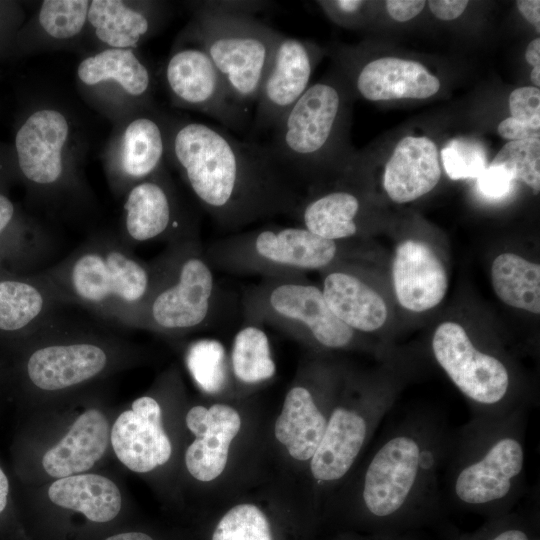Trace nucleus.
Instances as JSON below:
<instances>
[{"instance_id":"3c124183","label":"nucleus","mask_w":540,"mask_h":540,"mask_svg":"<svg viewBox=\"0 0 540 540\" xmlns=\"http://www.w3.org/2000/svg\"><path fill=\"white\" fill-rule=\"evenodd\" d=\"M530 79L535 87L538 88L540 86V67L533 68Z\"/></svg>"},{"instance_id":"20e7f679","label":"nucleus","mask_w":540,"mask_h":540,"mask_svg":"<svg viewBox=\"0 0 540 540\" xmlns=\"http://www.w3.org/2000/svg\"><path fill=\"white\" fill-rule=\"evenodd\" d=\"M281 33L254 16L195 10L192 43L200 46L222 76L233 99L256 103Z\"/></svg>"},{"instance_id":"2eb2a0df","label":"nucleus","mask_w":540,"mask_h":540,"mask_svg":"<svg viewBox=\"0 0 540 540\" xmlns=\"http://www.w3.org/2000/svg\"><path fill=\"white\" fill-rule=\"evenodd\" d=\"M107 351L92 340L58 341L35 349L26 364L28 379L38 389L58 391L99 375L108 365Z\"/></svg>"},{"instance_id":"7ed1b4c3","label":"nucleus","mask_w":540,"mask_h":540,"mask_svg":"<svg viewBox=\"0 0 540 540\" xmlns=\"http://www.w3.org/2000/svg\"><path fill=\"white\" fill-rule=\"evenodd\" d=\"M154 262V284L136 327L174 335L209 325L220 292L199 236L168 244Z\"/></svg>"},{"instance_id":"4be33fe9","label":"nucleus","mask_w":540,"mask_h":540,"mask_svg":"<svg viewBox=\"0 0 540 540\" xmlns=\"http://www.w3.org/2000/svg\"><path fill=\"white\" fill-rule=\"evenodd\" d=\"M321 290L332 312L354 331L372 332L386 322L387 307L381 295L352 272L328 271Z\"/></svg>"},{"instance_id":"f257e3e1","label":"nucleus","mask_w":540,"mask_h":540,"mask_svg":"<svg viewBox=\"0 0 540 540\" xmlns=\"http://www.w3.org/2000/svg\"><path fill=\"white\" fill-rule=\"evenodd\" d=\"M194 197L222 228L238 230L301 201L296 182L266 145L242 141L216 126L187 121L168 130V148Z\"/></svg>"},{"instance_id":"f704fd0d","label":"nucleus","mask_w":540,"mask_h":540,"mask_svg":"<svg viewBox=\"0 0 540 540\" xmlns=\"http://www.w3.org/2000/svg\"><path fill=\"white\" fill-rule=\"evenodd\" d=\"M212 540H272L269 521L255 505L232 507L218 522Z\"/></svg>"},{"instance_id":"9d476101","label":"nucleus","mask_w":540,"mask_h":540,"mask_svg":"<svg viewBox=\"0 0 540 540\" xmlns=\"http://www.w3.org/2000/svg\"><path fill=\"white\" fill-rule=\"evenodd\" d=\"M198 236L160 171L131 186L124 202V237L131 246L155 240L175 243Z\"/></svg>"},{"instance_id":"393cba45","label":"nucleus","mask_w":540,"mask_h":540,"mask_svg":"<svg viewBox=\"0 0 540 540\" xmlns=\"http://www.w3.org/2000/svg\"><path fill=\"white\" fill-rule=\"evenodd\" d=\"M60 301L44 275L37 281L0 280V331L42 327L53 319L52 312Z\"/></svg>"},{"instance_id":"c03bdc74","label":"nucleus","mask_w":540,"mask_h":540,"mask_svg":"<svg viewBox=\"0 0 540 540\" xmlns=\"http://www.w3.org/2000/svg\"><path fill=\"white\" fill-rule=\"evenodd\" d=\"M516 3L523 17L540 32V1L520 0Z\"/></svg>"},{"instance_id":"58836bf2","label":"nucleus","mask_w":540,"mask_h":540,"mask_svg":"<svg viewBox=\"0 0 540 540\" xmlns=\"http://www.w3.org/2000/svg\"><path fill=\"white\" fill-rule=\"evenodd\" d=\"M477 179L479 191L492 199L504 197L510 191L514 181L510 173L503 167L490 164Z\"/></svg>"},{"instance_id":"4c0bfd02","label":"nucleus","mask_w":540,"mask_h":540,"mask_svg":"<svg viewBox=\"0 0 540 540\" xmlns=\"http://www.w3.org/2000/svg\"><path fill=\"white\" fill-rule=\"evenodd\" d=\"M511 117L521 122L540 127V90L537 87H520L509 97Z\"/></svg>"},{"instance_id":"c9c22d12","label":"nucleus","mask_w":540,"mask_h":540,"mask_svg":"<svg viewBox=\"0 0 540 540\" xmlns=\"http://www.w3.org/2000/svg\"><path fill=\"white\" fill-rule=\"evenodd\" d=\"M90 1L45 0L39 12V23L52 38L66 40L78 35L87 22Z\"/></svg>"},{"instance_id":"6ab92c4d","label":"nucleus","mask_w":540,"mask_h":540,"mask_svg":"<svg viewBox=\"0 0 540 540\" xmlns=\"http://www.w3.org/2000/svg\"><path fill=\"white\" fill-rule=\"evenodd\" d=\"M356 88L370 101L424 99L438 92L440 81L416 61L385 57L372 60L359 70Z\"/></svg>"},{"instance_id":"ddd939ff","label":"nucleus","mask_w":540,"mask_h":540,"mask_svg":"<svg viewBox=\"0 0 540 540\" xmlns=\"http://www.w3.org/2000/svg\"><path fill=\"white\" fill-rule=\"evenodd\" d=\"M68 137L69 123L61 112L45 108L32 113L15 138L23 175L46 188L57 184L64 172L63 153Z\"/></svg>"},{"instance_id":"de8ad7c7","label":"nucleus","mask_w":540,"mask_h":540,"mask_svg":"<svg viewBox=\"0 0 540 540\" xmlns=\"http://www.w3.org/2000/svg\"><path fill=\"white\" fill-rule=\"evenodd\" d=\"M8 494L9 481L3 469L0 467V514L3 512L7 505Z\"/></svg>"},{"instance_id":"09e8293b","label":"nucleus","mask_w":540,"mask_h":540,"mask_svg":"<svg viewBox=\"0 0 540 540\" xmlns=\"http://www.w3.org/2000/svg\"><path fill=\"white\" fill-rule=\"evenodd\" d=\"M106 540H153L149 535L141 532L120 533L108 537Z\"/></svg>"},{"instance_id":"c85d7f7f","label":"nucleus","mask_w":540,"mask_h":540,"mask_svg":"<svg viewBox=\"0 0 540 540\" xmlns=\"http://www.w3.org/2000/svg\"><path fill=\"white\" fill-rule=\"evenodd\" d=\"M158 11L133 8L119 0L90 1L87 22L109 48L132 49L152 30Z\"/></svg>"},{"instance_id":"f3484780","label":"nucleus","mask_w":540,"mask_h":540,"mask_svg":"<svg viewBox=\"0 0 540 540\" xmlns=\"http://www.w3.org/2000/svg\"><path fill=\"white\" fill-rule=\"evenodd\" d=\"M392 280L399 304L413 312L436 307L448 288L442 261L427 243L419 240L398 244L392 262Z\"/></svg>"},{"instance_id":"37998d69","label":"nucleus","mask_w":540,"mask_h":540,"mask_svg":"<svg viewBox=\"0 0 540 540\" xmlns=\"http://www.w3.org/2000/svg\"><path fill=\"white\" fill-rule=\"evenodd\" d=\"M432 13L441 20H453L458 18L466 9V0H430L428 2Z\"/></svg>"},{"instance_id":"a878e982","label":"nucleus","mask_w":540,"mask_h":540,"mask_svg":"<svg viewBox=\"0 0 540 540\" xmlns=\"http://www.w3.org/2000/svg\"><path fill=\"white\" fill-rule=\"evenodd\" d=\"M49 499L57 506L82 513L88 520L104 523L114 519L122 505L116 484L97 474H76L54 481Z\"/></svg>"},{"instance_id":"b1692460","label":"nucleus","mask_w":540,"mask_h":540,"mask_svg":"<svg viewBox=\"0 0 540 540\" xmlns=\"http://www.w3.org/2000/svg\"><path fill=\"white\" fill-rule=\"evenodd\" d=\"M326 425V419L318 409L309 388L297 384L285 396L274 433L292 458L306 461L317 449Z\"/></svg>"},{"instance_id":"dca6fc26","label":"nucleus","mask_w":540,"mask_h":540,"mask_svg":"<svg viewBox=\"0 0 540 540\" xmlns=\"http://www.w3.org/2000/svg\"><path fill=\"white\" fill-rule=\"evenodd\" d=\"M186 425L196 437L185 453L188 472L202 482L216 479L224 471L230 444L239 433V413L222 403L209 408L198 405L188 411Z\"/></svg>"},{"instance_id":"bb28decb","label":"nucleus","mask_w":540,"mask_h":540,"mask_svg":"<svg viewBox=\"0 0 540 540\" xmlns=\"http://www.w3.org/2000/svg\"><path fill=\"white\" fill-rule=\"evenodd\" d=\"M360 210L361 203L355 194L335 190L306 200L301 199L293 217L311 233L337 242L358 233Z\"/></svg>"},{"instance_id":"8fccbe9b","label":"nucleus","mask_w":540,"mask_h":540,"mask_svg":"<svg viewBox=\"0 0 540 540\" xmlns=\"http://www.w3.org/2000/svg\"><path fill=\"white\" fill-rule=\"evenodd\" d=\"M493 540H528V537L520 530H507L496 536Z\"/></svg>"},{"instance_id":"1a4fd4ad","label":"nucleus","mask_w":540,"mask_h":540,"mask_svg":"<svg viewBox=\"0 0 540 540\" xmlns=\"http://www.w3.org/2000/svg\"><path fill=\"white\" fill-rule=\"evenodd\" d=\"M432 349L437 362L467 397L493 404L506 394L509 376L505 366L478 351L460 324L441 323L434 332Z\"/></svg>"},{"instance_id":"e433bc0d","label":"nucleus","mask_w":540,"mask_h":540,"mask_svg":"<svg viewBox=\"0 0 540 540\" xmlns=\"http://www.w3.org/2000/svg\"><path fill=\"white\" fill-rule=\"evenodd\" d=\"M441 159L452 180L478 178L487 167L483 147L467 139L450 141L441 150Z\"/></svg>"},{"instance_id":"f03ea898","label":"nucleus","mask_w":540,"mask_h":540,"mask_svg":"<svg viewBox=\"0 0 540 540\" xmlns=\"http://www.w3.org/2000/svg\"><path fill=\"white\" fill-rule=\"evenodd\" d=\"M155 262L138 259L124 240L96 237L43 272L61 301L106 323L136 327L154 284Z\"/></svg>"},{"instance_id":"49530a36","label":"nucleus","mask_w":540,"mask_h":540,"mask_svg":"<svg viewBox=\"0 0 540 540\" xmlns=\"http://www.w3.org/2000/svg\"><path fill=\"white\" fill-rule=\"evenodd\" d=\"M525 58L534 68L540 67V38H536L528 44Z\"/></svg>"},{"instance_id":"39448f33","label":"nucleus","mask_w":540,"mask_h":540,"mask_svg":"<svg viewBox=\"0 0 540 540\" xmlns=\"http://www.w3.org/2000/svg\"><path fill=\"white\" fill-rule=\"evenodd\" d=\"M213 269L267 278H298L327 269L338 256L336 241L304 227L269 225L218 239L204 248Z\"/></svg>"},{"instance_id":"423d86ee","label":"nucleus","mask_w":540,"mask_h":540,"mask_svg":"<svg viewBox=\"0 0 540 540\" xmlns=\"http://www.w3.org/2000/svg\"><path fill=\"white\" fill-rule=\"evenodd\" d=\"M242 305L245 323L276 327L326 348L346 347L355 337L322 290L303 277L263 279L244 293Z\"/></svg>"},{"instance_id":"a211bd4d","label":"nucleus","mask_w":540,"mask_h":540,"mask_svg":"<svg viewBox=\"0 0 540 540\" xmlns=\"http://www.w3.org/2000/svg\"><path fill=\"white\" fill-rule=\"evenodd\" d=\"M440 176L435 143L427 137L408 136L398 142L387 162L383 186L390 199L406 203L430 192Z\"/></svg>"},{"instance_id":"aec40b11","label":"nucleus","mask_w":540,"mask_h":540,"mask_svg":"<svg viewBox=\"0 0 540 540\" xmlns=\"http://www.w3.org/2000/svg\"><path fill=\"white\" fill-rule=\"evenodd\" d=\"M108 441L109 425L105 415L97 409H89L76 419L60 442L44 454V470L55 478L87 471L103 456Z\"/></svg>"},{"instance_id":"a19ab883","label":"nucleus","mask_w":540,"mask_h":540,"mask_svg":"<svg viewBox=\"0 0 540 540\" xmlns=\"http://www.w3.org/2000/svg\"><path fill=\"white\" fill-rule=\"evenodd\" d=\"M498 134L508 140L539 139L540 127L521 122L512 117L504 119L497 128Z\"/></svg>"},{"instance_id":"6e6552de","label":"nucleus","mask_w":540,"mask_h":540,"mask_svg":"<svg viewBox=\"0 0 540 540\" xmlns=\"http://www.w3.org/2000/svg\"><path fill=\"white\" fill-rule=\"evenodd\" d=\"M165 81L178 105L200 111L232 130L240 131L247 125L248 108L233 99L200 46L193 43L173 52L165 67Z\"/></svg>"},{"instance_id":"ea45409f","label":"nucleus","mask_w":540,"mask_h":540,"mask_svg":"<svg viewBox=\"0 0 540 540\" xmlns=\"http://www.w3.org/2000/svg\"><path fill=\"white\" fill-rule=\"evenodd\" d=\"M271 5L268 1H202L196 4L197 9L217 11L228 14L254 16L256 13L269 8Z\"/></svg>"},{"instance_id":"4468645a","label":"nucleus","mask_w":540,"mask_h":540,"mask_svg":"<svg viewBox=\"0 0 540 540\" xmlns=\"http://www.w3.org/2000/svg\"><path fill=\"white\" fill-rule=\"evenodd\" d=\"M420 450L409 437L388 441L368 466L363 489L366 507L376 516L397 511L408 497L418 473Z\"/></svg>"},{"instance_id":"0eeeda50","label":"nucleus","mask_w":540,"mask_h":540,"mask_svg":"<svg viewBox=\"0 0 540 540\" xmlns=\"http://www.w3.org/2000/svg\"><path fill=\"white\" fill-rule=\"evenodd\" d=\"M341 109L340 90L319 82L309 86L272 129L266 147L295 182L320 165L336 135Z\"/></svg>"},{"instance_id":"2f4dec72","label":"nucleus","mask_w":540,"mask_h":540,"mask_svg":"<svg viewBox=\"0 0 540 540\" xmlns=\"http://www.w3.org/2000/svg\"><path fill=\"white\" fill-rule=\"evenodd\" d=\"M229 369L240 383L254 385L271 379L276 364L262 326L245 323L235 334L228 358Z\"/></svg>"},{"instance_id":"412c9836","label":"nucleus","mask_w":540,"mask_h":540,"mask_svg":"<svg viewBox=\"0 0 540 540\" xmlns=\"http://www.w3.org/2000/svg\"><path fill=\"white\" fill-rule=\"evenodd\" d=\"M523 466V450L518 441L504 438L485 457L466 467L458 475L455 492L464 502L487 503L507 495L511 480Z\"/></svg>"},{"instance_id":"a18cd8bd","label":"nucleus","mask_w":540,"mask_h":540,"mask_svg":"<svg viewBox=\"0 0 540 540\" xmlns=\"http://www.w3.org/2000/svg\"><path fill=\"white\" fill-rule=\"evenodd\" d=\"M14 215L13 203L6 196L0 194V236L10 225Z\"/></svg>"},{"instance_id":"c756f323","label":"nucleus","mask_w":540,"mask_h":540,"mask_svg":"<svg viewBox=\"0 0 540 540\" xmlns=\"http://www.w3.org/2000/svg\"><path fill=\"white\" fill-rule=\"evenodd\" d=\"M79 80L88 86L114 82L129 96L142 98L151 88V74L132 49L108 48L83 59L77 68Z\"/></svg>"},{"instance_id":"9b49d317","label":"nucleus","mask_w":540,"mask_h":540,"mask_svg":"<svg viewBox=\"0 0 540 540\" xmlns=\"http://www.w3.org/2000/svg\"><path fill=\"white\" fill-rule=\"evenodd\" d=\"M317 49L306 41L280 35L271 66L256 101V132L273 129L309 87Z\"/></svg>"},{"instance_id":"79ce46f5","label":"nucleus","mask_w":540,"mask_h":540,"mask_svg":"<svg viewBox=\"0 0 540 540\" xmlns=\"http://www.w3.org/2000/svg\"><path fill=\"white\" fill-rule=\"evenodd\" d=\"M385 3L389 15L398 22L416 17L426 4L423 0H388Z\"/></svg>"},{"instance_id":"f8f14e48","label":"nucleus","mask_w":540,"mask_h":540,"mask_svg":"<svg viewBox=\"0 0 540 540\" xmlns=\"http://www.w3.org/2000/svg\"><path fill=\"white\" fill-rule=\"evenodd\" d=\"M111 444L117 458L131 471L144 473L166 463L172 446L161 421V407L150 396L133 401L111 430Z\"/></svg>"},{"instance_id":"cd10ccee","label":"nucleus","mask_w":540,"mask_h":540,"mask_svg":"<svg viewBox=\"0 0 540 540\" xmlns=\"http://www.w3.org/2000/svg\"><path fill=\"white\" fill-rule=\"evenodd\" d=\"M168 148V131L151 116H139L124 129L119 156L122 175L133 185L158 171Z\"/></svg>"},{"instance_id":"5701e85b","label":"nucleus","mask_w":540,"mask_h":540,"mask_svg":"<svg viewBox=\"0 0 540 540\" xmlns=\"http://www.w3.org/2000/svg\"><path fill=\"white\" fill-rule=\"evenodd\" d=\"M366 437V422L353 410L336 408L311 457L315 479L333 481L343 477L355 461Z\"/></svg>"},{"instance_id":"473e14b6","label":"nucleus","mask_w":540,"mask_h":540,"mask_svg":"<svg viewBox=\"0 0 540 540\" xmlns=\"http://www.w3.org/2000/svg\"><path fill=\"white\" fill-rule=\"evenodd\" d=\"M189 371L199 387L208 394L222 392L229 381V362L223 344L215 339H201L187 351Z\"/></svg>"},{"instance_id":"72a5a7b5","label":"nucleus","mask_w":540,"mask_h":540,"mask_svg":"<svg viewBox=\"0 0 540 540\" xmlns=\"http://www.w3.org/2000/svg\"><path fill=\"white\" fill-rule=\"evenodd\" d=\"M490 165L501 166L513 180L527 184L534 194L540 190V140L509 141L498 152Z\"/></svg>"},{"instance_id":"7c9ffc66","label":"nucleus","mask_w":540,"mask_h":540,"mask_svg":"<svg viewBox=\"0 0 540 540\" xmlns=\"http://www.w3.org/2000/svg\"><path fill=\"white\" fill-rule=\"evenodd\" d=\"M493 289L505 304L540 313V266L514 253H502L491 267Z\"/></svg>"}]
</instances>
